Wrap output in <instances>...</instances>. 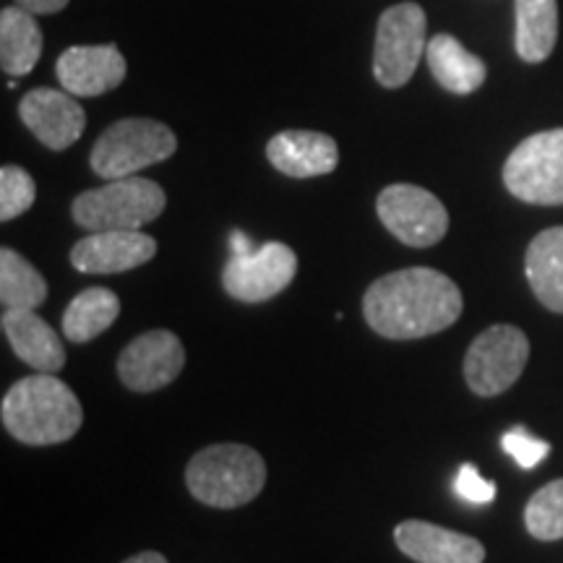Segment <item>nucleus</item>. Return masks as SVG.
Here are the masks:
<instances>
[{"label":"nucleus","mask_w":563,"mask_h":563,"mask_svg":"<svg viewBox=\"0 0 563 563\" xmlns=\"http://www.w3.org/2000/svg\"><path fill=\"white\" fill-rule=\"evenodd\" d=\"M55 74L74 97H100L123 84L125 58L115 45H76L60 55Z\"/></svg>","instance_id":"14"},{"label":"nucleus","mask_w":563,"mask_h":563,"mask_svg":"<svg viewBox=\"0 0 563 563\" xmlns=\"http://www.w3.org/2000/svg\"><path fill=\"white\" fill-rule=\"evenodd\" d=\"M42 55L40 24L21 5H9L0 13V66L11 76L32 74Z\"/></svg>","instance_id":"20"},{"label":"nucleus","mask_w":563,"mask_h":563,"mask_svg":"<svg viewBox=\"0 0 563 563\" xmlns=\"http://www.w3.org/2000/svg\"><path fill=\"white\" fill-rule=\"evenodd\" d=\"M19 115L24 121L37 141L53 152L68 150L70 144L81 139L84 129H87V115L84 108L74 100L70 91L58 89H32L19 102Z\"/></svg>","instance_id":"12"},{"label":"nucleus","mask_w":563,"mask_h":563,"mask_svg":"<svg viewBox=\"0 0 563 563\" xmlns=\"http://www.w3.org/2000/svg\"><path fill=\"white\" fill-rule=\"evenodd\" d=\"M428 68L433 79L454 95H473L485 84L488 68L452 34H435L426 47Z\"/></svg>","instance_id":"18"},{"label":"nucleus","mask_w":563,"mask_h":563,"mask_svg":"<svg viewBox=\"0 0 563 563\" xmlns=\"http://www.w3.org/2000/svg\"><path fill=\"white\" fill-rule=\"evenodd\" d=\"M5 431L30 446H55L79 433L84 410L79 397L55 378V373H37L21 378L5 391L0 405Z\"/></svg>","instance_id":"2"},{"label":"nucleus","mask_w":563,"mask_h":563,"mask_svg":"<svg viewBox=\"0 0 563 563\" xmlns=\"http://www.w3.org/2000/svg\"><path fill=\"white\" fill-rule=\"evenodd\" d=\"M157 256V241L141 230H108L81 238L70 251V264L81 274H118L136 269Z\"/></svg>","instance_id":"13"},{"label":"nucleus","mask_w":563,"mask_h":563,"mask_svg":"<svg viewBox=\"0 0 563 563\" xmlns=\"http://www.w3.org/2000/svg\"><path fill=\"white\" fill-rule=\"evenodd\" d=\"M16 5L34 13V16H45V13H58L66 9L68 0H16Z\"/></svg>","instance_id":"28"},{"label":"nucleus","mask_w":563,"mask_h":563,"mask_svg":"<svg viewBox=\"0 0 563 563\" xmlns=\"http://www.w3.org/2000/svg\"><path fill=\"white\" fill-rule=\"evenodd\" d=\"M37 199V186L32 175L19 165H5L0 170V220L11 222L32 209Z\"/></svg>","instance_id":"25"},{"label":"nucleus","mask_w":563,"mask_h":563,"mask_svg":"<svg viewBox=\"0 0 563 563\" xmlns=\"http://www.w3.org/2000/svg\"><path fill=\"white\" fill-rule=\"evenodd\" d=\"M266 464L243 443H214L201 449L186 467V485L196 501L214 509H235L264 490Z\"/></svg>","instance_id":"3"},{"label":"nucleus","mask_w":563,"mask_h":563,"mask_svg":"<svg viewBox=\"0 0 563 563\" xmlns=\"http://www.w3.org/2000/svg\"><path fill=\"white\" fill-rule=\"evenodd\" d=\"M397 548L407 559L418 563H483L485 548L470 534L446 530V527L407 519L394 530Z\"/></svg>","instance_id":"15"},{"label":"nucleus","mask_w":563,"mask_h":563,"mask_svg":"<svg viewBox=\"0 0 563 563\" xmlns=\"http://www.w3.org/2000/svg\"><path fill=\"white\" fill-rule=\"evenodd\" d=\"M266 157L282 175L316 178L334 173L340 162L336 141L319 131H282L266 144Z\"/></svg>","instance_id":"16"},{"label":"nucleus","mask_w":563,"mask_h":563,"mask_svg":"<svg viewBox=\"0 0 563 563\" xmlns=\"http://www.w3.org/2000/svg\"><path fill=\"white\" fill-rule=\"evenodd\" d=\"M525 269L534 298L548 311L563 313V228L543 230L532 238Z\"/></svg>","instance_id":"19"},{"label":"nucleus","mask_w":563,"mask_h":563,"mask_svg":"<svg viewBox=\"0 0 563 563\" xmlns=\"http://www.w3.org/2000/svg\"><path fill=\"white\" fill-rule=\"evenodd\" d=\"M511 196L534 207L563 203V129L540 131L525 139L504 165Z\"/></svg>","instance_id":"6"},{"label":"nucleus","mask_w":563,"mask_h":563,"mask_svg":"<svg viewBox=\"0 0 563 563\" xmlns=\"http://www.w3.org/2000/svg\"><path fill=\"white\" fill-rule=\"evenodd\" d=\"M123 563H167V559L157 551H144V553L131 555V559L123 561Z\"/></svg>","instance_id":"30"},{"label":"nucleus","mask_w":563,"mask_h":563,"mask_svg":"<svg viewBox=\"0 0 563 563\" xmlns=\"http://www.w3.org/2000/svg\"><path fill=\"white\" fill-rule=\"evenodd\" d=\"M454 490L467 504H490L496 498V483L485 481L475 464H462L454 477Z\"/></svg>","instance_id":"27"},{"label":"nucleus","mask_w":563,"mask_h":563,"mask_svg":"<svg viewBox=\"0 0 563 563\" xmlns=\"http://www.w3.org/2000/svg\"><path fill=\"white\" fill-rule=\"evenodd\" d=\"M501 446L504 452L514 456V460L519 462V467L525 470L538 467V464L551 454V443L543 439H534V435L527 433L525 428H514V431L506 433L501 439Z\"/></svg>","instance_id":"26"},{"label":"nucleus","mask_w":563,"mask_h":563,"mask_svg":"<svg viewBox=\"0 0 563 563\" xmlns=\"http://www.w3.org/2000/svg\"><path fill=\"white\" fill-rule=\"evenodd\" d=\"M47 298V282L24 256L0 251V302L5 311H34Z\"/></svg>","instance_id":"23"},{"label":"nucleus","mask_w":563,"mask_h":563,"mask_svg":"<svg viewBox=\"0 0 563 563\" xmlns=\"http://www.w3.org/2000/svg\"><path fill=\"white\" fill-rule=\"evenodd\" d=\"M3 334L19 361L37 373H58L66 365V347L45 319L34 311H3Z\"/></svg>","instance_id":"17"},{"label":"nucleus","mask_w":563,"mask_h":563,"mask_svg":"<svg viewBox=\"0 0 563 563\" xmlns=\"http://www.w3.org/2000/svg\"><path fill=\"white\" fill-rule=\"evenodd\" d=\"M559 40L555 0H517V53L527 63H543Z\"/></svg>","instance_id":"21"},{"label":"nucleus","mask_w":563,"mask_h":563,"mask_svg":"<svg viewBox=\"0 0 563 563\" xmlns=\"http://www.w3.org/2000/svg\"><path fill=\"white\" fill-rule=\"evenodd\" d=\"M298 274V256L290 245L272 241L249 256H230L222 269V287L241 302H264L285 290Z\"/></svg>","instance_id":"10"},{"label":"nucleus","mask_w":563,"mask_h":563,"mask_svg":"<svg viewBox=\"0 0 563 563\" xmlns=\"http://www.w3.org/2000/svg\"><path fill=\"white\" fill-rule=\"evenodd\" d=\"M165 191L154 180L118 178L108 186L84 191L70 207L74 222L89 232L141 230L165 211Z\"/></svg>","instance_id":"4"},{"label":"nucleus","mask_w":563,"mask_h":563,"mask_svg":"<svg viewBox=\"0 0 563 563\" xmlns=\"http://www.w3.org/2000/svg\"><path fill=\"white\" fill-rule=\"evenodd\" d=\"M462 292L446 274L412 266L384 274L365 290L368 327L386 340H420L439 334L462 316Z\"/></svg>","instance_id":"1"},{"label":"nucleus","mask_w":563,"mask_h":563,"mask_svg":"<svg viewBox=\"0 0 563 563\" xmlns=\"http://www.w3.org/2000/svg\"><path fill=\"white\" fill-rule=\"evenodd\" d=\"M525 522L532 538L561 540L563 538V481H553L530 498L525 509Z\"/></svg>","instance_id":"24"},{"label":"nucleus","mask_w":563,"mask_h":563,"mask_svg":"<svg viewBox=\"0 0 563 563\" xmlns=\"http://www.w3.org/2000/svg\"><path fill=\"white\" fill-rule=\"evenodd\" d=\"M121 316V300L108 287H89L68 302L63 313V334L70 342H89L115 323Z\"/></svg>","instance_id":"22"},{"label":"nucleus","mask_w":563,"mask_h":563,"mask_svg":"<svg viewBox=\"0 0 563 563\" xmlns=\"http://www.w3.org/2000/svg\"><path fill=\"white\" fill-rule=\"evenodd\" d=\"M230 251H232V256H249V253L256 251V245L251 243V238L245 235V232L235 230L230 235Z\"/></svg>","instance_id":"29"},{"label":"nucleus","mask_w":563,"mask_h":563,"mask_svg":"<svg viewBox=\"0 0 563 563\" xmlns=\"http://www.w3.org/2000/svg\"><path fill=\"white\" fill-rule=\"evenodd\" d=\"M186 365V350L167 329L141 334L118 357V376L131 391L150 394L173 384Z\"/></svg>","instance_id":"11"},{"label":"nucleus","mask_w":563,"mask_h":563,"mask_svg":"<svg viewBox=\"0 0 563 563\" xmlns=\"http://www.w3.org/2000/svg\"><path fill=\"white\" fill-rule=\"evenodd\" d=\"M530 361V340L511 323H496L475 336L464 357V378L477 397H496L511 389Z\"/></svg>","instance_id":"8"},{"label":"nucleus","mask_w":563,"mask_h":563,"mask_svg":"<svg viewBox=\"0 0 563 563\" xmlns=\"http://www.w3.org/2000/svg\"><path fill=\"white\" fill-rule=\"evenodd\" d=\"M178 139L165 123L152 118H125L112 123L91 146V170L104 180L131 178L144 167L173 157Z\"/></svg>","instance_id":"5"},{"label":"nucleus","mask_w":563,"mask_h":563,"mask_svg":"<svg viewBox=\"0 0 563 563\" xmlns=\"http://www.w3.org/2000/svg\"><path fill=\"white\" fill-rule=\"evenodd\" d=\"M426 11L418 3L391 5L378 19L373 47V76L386 89H399L412 79L426 55Z\"/></svg>","instance_id":"7"},{"label":"nucleus","mask_w":563,"mask_h":563,"mask_svg":"<svg viewBox=\"0 0 563 563\" xmlns=\"http://www.w3.org/2000/svg\"><path fill=\"white\" fill-rule=\"evenodd\" d=\"M378 220L410 249H431L446 235L449 211L431 191L410 183H394L376 201Z\"/></svg>","instance_id":"9"}]
</instances>
